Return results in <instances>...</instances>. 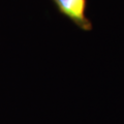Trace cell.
<instances>
[{
  "label": "cell",
  "mask_w": 124,
  "mask_h": 124,
  "mask_svg": "<svg viewBox=\"0 0 124 124\" xmlns=\"http://www.w3.org/2000/svg\"><path fill=\"white\" fill-rule=\"evenodd\" d=\"M59 11L85 31L92 29L91 22L86 17L87 0H53Z\"/></svg>",
  "instance_id": "obj_1"
}]
</instances>
